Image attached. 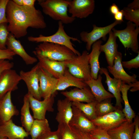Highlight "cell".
<instances>
[{
	"instance_id": "cell-1",
	"label": "cell",
	"mask_w": 139,
	"mask_h": 139,
	"mask_svg": "<svg viewBox=\"0 0 139 139\" xmlns=\"http://www.w3.org/2000/svg\"><path fill=\"white\" fill-rule=\"evenodd\" d=\"M6 16L8 30L16 38L25 36L29 28L43 29L47 27L44 17L40 10L34 6L18 5L13 0H9L7 3Z\"/></svg>"
},
{
	"instance_id": "cell-24",
	"label": "cell",
	"mask_w": 139,
	"mask_h": 139,
	"mask_svg": "<svg viewBox=\"0 0 139 139\" xmlns=\"http://www.w3.org/2000/svg\"><path fill=\"white\" fill-rule=\"evenodd\" d=\"M102 79L101 74H99L96 79H91L84 81L90 88L95 100L98 102L114 97L112 94L105 89L102 82Z\"/></svg>"
},
{
	"instance_id": "cell-36",
	"label": "cell",
	"mask_w": 139,
	"mask_h": 139,
	"mask_svg": "<svg viewBox=\"0 0 139 139\" xmlns=\"http://www.w3.org/2000/svg\"><path fill=\"white\" fill-rule=\"evenodd\" d=\"M89 133L93 139H112L107 131L99 127H96Z\"/></svg>"
},
{
	"instance_id": "cell-21",
	"label": "cell",
	"mask_w": 139,
	"mask_h": 139,
	"mask_svg": "<svg viewBox=\"0 0 139 139\" xmlns=\"http://www.w3.org/2000/svg\"><path fill=\"white\" fill-rule=\"evenodd\" d=\"M11 92H8L0 100V123L11 119L19 114V110L12 102Z\"/></svg>"
},
{
	"instance_id": "cell-22",
	"label": "cell",
	"mask_w": 139,
	"mask_h": 139,
	"mask_svg": "<svg viewBox=\"0 0 139 139\" xmlns=\"http://www.w3.org/2000/svg\"><path fill=\"white\" fill-rule=\"evenodd\" d=\"M57 79L54 92L64 90L70 86H74L79 88L88 86L83 80L72 75L67 68L64 74Z\"/></svg>"
},
{
	"instance_id": "cell-48",
	"label": "cell",
	"mask_w": 139,
	"mask_h": 139,
	"mask_svg": "<svg viewBox=\"0 0 139 139\" xmlns=\"http://www.w3.org/2000/svg\"><path fill=\"white\" fill-rule=\"evenodd\" d=\"M79 131L82 139H93L90 136L89 133L83 132Z\"/></svg>"
},
{
	"instance_id": "cell-6",
	"label": "cell",
	"mask_w": 139,
	"mask_h": 139,
	"mask_svg": "<svg viewBox=\"0 0 139 139\" xmlns=\"http://www.w3.org/2000/svg\"><path fill=\"white\" fill-rule=\"evenodd\" d=\"M112 31L115 36L118 37L124 47L129 49L136 53H139L138 36L139 27L133 23L128 21L126 28L122 30H117L113 28Z\"/></svg>"
},
{
	"instance_id": "cell-12",
	"label": "cell",
	"mask_w": 139,
	"mask_h": 139,
	"mask_svg": "<svg viewBox=\"0 0 139 139\" xmlns=\"http://www.w3.org/2000/svg\"><path fill=\"white\" fill-rule=\"evenodd\" d=\"M21 80L19 74L12 68L4 71L0 76V100L8 92L17 90Z\"/></svg>"
},
{
	"instance_id": "cell-5",
	"label": "cell",
	"mask_w": 139,
	"mask_h": 139,
	"mask_svg": "<svg viewBox=\"0 0 139 139\" xmlns=\"http://www.w3.org/2000/svg\"><path fill=\"white\" fill-rule=\"evenodd\" d=\"M89 54L87 51L84 50L80 55H75L70 59L64 61L71 74L84 81L92 79Z\"/></svg>"
},
{
	"instance_id": "cell-13",
	"label": "cell",
	"mask_w": 139,
	"mask_h": 139,
	"mask_svg": "<svg viewBox=\"0 0 139 139\" xmlns=\"http://www.w3.org/2000/svg\"><path fill=\"white\" fill-rule=\"evenodd\" d=\"M37 73L40 95L41 98L44 99L49 97L55 92L54 90L58 79L53 77L39 66Z\"/></svg>"
},
{
	"instance_id": "cell-28",
	"label": "cell",
	"mask_w": 139,
	"mask_h": 139,
	"mask_svg": "<svg viewBox=\"0 0 139 139\" xmlns=\"http://www.w3.org/2000/svg\"><path fill=\"white\" fill-rule=\"evenodd\" d=\"M132 87V83L128 84L123 82L120 89L122 99L124 104V107L122 111L126 119L130 123L133 122V119L136 116L135 113L130 105L128 98V91Z\"/></svg>"
},
{
	"instance_id": "cell-8",
	"label": "cell",
	"mask_w": 139,
	"mask_h": 139,
	"mask_svg": "<svg viewBox=\"0 0 139 139\" xmlns=\"http://www.w3.org/2000/svg\"><path fill=\"white\" fill-rule=\"evenodd\" d=\"M122 22L115 21L111 24L103 27H98L93 24V29L90 32H81L80 34L81 39L82 41L86 43V47L87 51H89L93 44L100 39L102 38L103 40H106V35L115 26L121 24Z\"/></svg>"
},
{
	"instance_id": "cell-40",
	"label": "cell",
	"mask_w": 139,
	"mask_h": 139,
	"mask_svg": "<svg viewBox=\"0 0 139 139\" xmlns=\"http://www.w3.org/2000/svg\"><path fill=\"white\" fill-rule=\"evenodd\" d=\"M37 139H61L59 130L51 131L47 132L40 136Z\"/></svg>"
},
{
	"instance_id": "cell-37",
	"label": "cell",
	"mask_w": 139,
	"mask_h": 139,
	"mask_svg": "<svg viewBox=\"0 0 139 139\" xmlns=\"http://www.w3.org/2000/svg\"><path fill=\"white\" fill-rule=\"evenodd\" d=\"M123 67L129 70L132 68H138L139 67V53L135 58L127 61H122Z\"/></svg>"
},
{
	"instance_id": "cell-7",
	"label": "cell",
	"mask_w": 139,
	"mask_h": 139,
	"mask_svg": "<svg viewBox=\"0 0 139 139\" xmlns=\"http://www.w3.org/2000/svg\"><path fill=\"white\" fill-rule=\"evenodd\" d=\"M57 94V91L49 97L43 99L42 100H37L28 93L26 94L29 101L30 108L32 111L33 117L34 119H45L47 111H54L53 106L55 98Z\"/></svg>"
},
{
	"instance_id": "cell-45",
	"label": "cell",
	"mask_w": 139,
	"mask_h": 139,
	"mask_svg": "<svg viewBox=\"0 0 139 139\" xmlns=\"http://www.w3.org/2000/svg\"><path fill=\"white\" fill-rule=\"evenodd\" d=\"M109 11L110 13L113 15H115L120 11L118 6L115 3H113L110 6Z\"/></svg>"
},
{
	"instance_id": "cell-25",
	"label": "cell",
	"mask_w": 139,
	"mask_h": 139,
	"mask_svg": "<svg viewBox=\"0 0 139 139\" xmlns=\"http://www.w3.org/2000/svg\"><path fill=\"white\" fill-rule=\"evenodd\" d=\"M109 37L107 42L104 44L100 45V51L105 54L106 60L108 66H112L118 51V45L116 42L117 37L111 30L109 33Z\"/></svg>"
},
{
	"instance_id": "cell-4",
	"label": "cell",
	"mask_w": 139,
	"mask_h": 139,
	"mask_svg": "<svg viewBox=\"0 0 139 139\" xmlns=\"http://www.w3.org/2000/svg\"><path fill=\"white\" fill-rule=\"evenodd\" d=\"M28 40L29 41L36 43L46 42L60 44L69 48L76 55L81 54L74 48L71 41L72 40L80 43V41L76 38L68 35L64 30L63 24L60 21H58L57 30L53 34L46 36L40 34L38 37L30 36L28 37Z\"/></svg>"
},
{
	"instance_id": "cell-44",
	"label": "cell",
	"mask_w": 139,
	"mask_h": 139,
	"mask_svg": "<svg viewBox=\"0 0 139 139\" xmlns=\"http://www.w3.org/2000/svg\"><path fill=\"white\" fill-rule=\"evenodd\" d=\"M127 7L134 10L139 9V0H134L132 2L128 4Z\"/></svg>"
},
{
	"instance_id": "cell-27",
	"label": "cell",
	"mask_w": 139,
	"mask_h": 139,
	"mask_svg": "<svg viewBox=\"0 0 139 139\" xmlns=\"http://www.w3.org/2000/svg\"><path fill=\"white\" fill-rule=\"evenodd\" d=\"M102 41L99 40L95 42L92 46V50L89 54V62L90 66L92 79H97L101 67L99 62V57L101 52L100 47Z\"/></svg>"
},
{
	"instance_id": "cell-19",
	"label": "cell",
	"mask_w": 139,
	"mask_h": 139,
	"mask_svg": "<svg viewBox=\"0 0 139 139\" xmlns=\"http://www.w3.org/2000/svg\"><path fill=\"white\" fill-rule=\"evenodd\" d=\"M99 72L100 74H103L106 76V80L105 82L108 86V90L116 99L115 106L122 109L121 103L123 100L120 94V89L123 82L120 80L111 77L107 69L106 68H101Z\"/></svg>"
},
{
	"instance_id": "cell-50",
	"label": "cell",
	"mask_w": 139,
	"mask_h": 139,
	"mask_svg": "<svg viewBox=\"0 0 139 139\" xmlns=\"http://www.w3.org/2000/svg\"></svg>"
},
{
	"instance_id": "cell-33",
	"label": "cell",
	"mask_w": 139,
	"mask_h": 139,
	"mask_svg": "<svg viewBox=\"0 0 139 139\" xmlns=\"http://www.w3.org/2000/svg\"><path fill=\"white\" fill-rule=\"evenodd\" d=\"M111 99H109L97 103L96 112L97 117L103 116L116 110L118 108L114 106L111 102Z\"/></svg>"
},
{
	"instance_id": "cell-41",
	"label": "cell",
	"mask_w": 139,
	"mask_h": 139,
	"mask_svg": "<svg viewBox=\"0 0 139 139\" xmlns=\"http://www.w3.org/2000/svg\"><path fill=\"white\" fill-rule=\"evenodd\" d=\"M14 66V63L9 60L6 59L0 60V76L5 71L12 69Z\"/></svg>"
},
{
	"instance_id": "cell-47",
	"label": "cell",
	"mask_w": 139,
	"mask_h": 139,
	"mask_svg": "<svg viewBox=\"0 0 139 139\" xmlns=\"http://www.w3.org/2000/svg\"><path fill=\"white\" fill-rule=\"evenodd\" d=\"M132 87L130 88V91L134 92L139 90V82L138 81L132 83Z\"/></svg>"
},
{
	"instance_id": "cell-43",
	"label": "cell",
	"mask_w": 139,
	"mask_h": 139,
	"mask_svg": "<svg viewBox=\"0 0 139 139\" xmlns=\"http://www.w3.org/2000/svg\"><path fill=\"white\" fill-rule=\"evenodd\" d=\"M16 4L22 6H34L35 0H13Z\"/></svg>"
},
{
	"instance_id": "cell-39",
	"label": "cell",
	"mask_w": 139,
	"mask_h": 139,
	"mask_svg": "<svg viewBox=\"0 0 139 139\" xmlns=\"http://www.w3.org/2000/svg\"><path fill=\"white\" fill-rule=\"evenodd\" d=\"M15 55L14 52L7 48L3 49L0 48V60H12Z\"/></svg>"
},
{
	"instance_id": "cell-23",
	"label": "cell",
	"mask_w": 139,
	"mask_h": 139,
	"mask_svg": "<svg viewBox=\"0 0 139 139\" xmlns=\"http://www.w3.org/2000/svg\"><path fill=\"white\" fill-rule=\"evenodd\" d=\"M57 105L58 112L55 119L58 125L68 124L73 116L72 102L65 98L58 100Z\"/></svg>"
},
{
	"instance_id": "cell-16",
	"label": "cell",
	"mask_w": 139,
	"mask_h": 139,
	"mask_svg": "<svg viewBox=\"0 0 139 139\" xmlns=\"http://www.w3.org/2000/svg\"><path fill=\"white\" fill-rule=\"evenodd\" d=\"M36 56L39 66L56 79L62 76L67 68L64 61L52 60L40 56Z\"/></svg>"
},
{
	"instance_id": "cell-18",
	"label": "cell",
	"mask_w": 139,
	"mask_h": 139,
	"mask_svg": "<svg viewBox=\"0 0 139 139\" xmlns=\"http://www.w3.org/2000/svg\"><path fill=\"white\" fill-rule=\"evenodd\" d=\"M6 45L7 48L13 51L16 55L19 56L27 65L33 64L38 60L37 58L30 56L27 53L20 41L16 40L11 33L8 36Z\"/></svg>"
},
{
	"instance_id": "cell-9",
	"label": "cell",
	"mask_w": 139,
	"mask_h": 139,
	"mask_svg": "<svg viewBox=\"0 0 139 139\" xmlns=\"http://www.w3.org/2000/svg\"><path fill=\"white\" fill-rule=\"evenodd\" d=\"M122 109L118 108L115 111L91 120L95 126L107 131L120 125L126 120Z\"/></svg>"
},
{
	"instance_id": "cell-49",
	"label": "cell",
	"mask_w": 139,
	"mask_h": 139,
	"mask_svg": "<svg viewBox=\"0 0 139 139\" xmlns=\"http://www.w3.org/2000/svg\"><path fill=\"white\" fill-rule=\"evenodd\" d=\"M7 138H1L0 137V139H7Z\"/></svg>"
},
{
	"instance_id": "cell-29",
	"label": "cell",
	"mask_w": 139,
	"mask_h": 139,
	"mask_svg": "<svg viewBox=\"0 0 139 139\" xmlns=\"http://www.w3.org/2000/svg\"><path fill=\"white\" fill-rule=\"evenodd\" d=\"M30 109L29 101L25 94L24 97L23 104L21 109V120L22 127L28 133L34 120L30 113Z\"/></svg>"
},
{
	"instance_id": "cell-11",
	"label": "cell",
	"mask_w": 139,
	"mask_h": 139,
	"mask_svg": "<svg viewBox=\"0 0 139 139\" xmlns=\"http://www.w3.org/2000/svg\"><path fill=\"white\" fill-rule=\"evenodd\" d=\"M95 7L94 0H70L68 12L73 18L83 19L92 14Z\"/></svg>"
},
{
	"instance_id": "cell-34",
	"label": "cell",
	"mask_w": 139,
	"mask_h": 139,
	"mask_svg": "<svg viewBox=\"0 0 139 139\" xmlns=\"http://www.w3.org/2000/svg\"><path fill=\"white\" fill-rule=\"evenodd\" d=\"M124 18L135 24L136 27L139 26V9L134 10L128 7H124L122 10Z\"/></svg>"
},
{
	"instance_id": "cell-46",
	"label": "cell",
	"mask_w": 139,
	"mask_h": 139,
	"mask_svg": "<svg viewBox=\"0 0 139 139\" xmlns=\"http://www.w3.org/2000/svg\"><path fill=\"white\" fill-rule=\"evenodd\" d=\"M123 13L122 10L120 11L114 15V17L115 21L123 22Z\"/></svg>"
},
{
	"instance_id": "cell-30",
	"label": "cell",
	"mask_w": 139,
	"mask_h": 139,
	"mask_svg": "<svg viewBox=\"0 0 139 139\" xmlns=\"http://www.w3.org/2000/svg\"><path fill=\"white\" fill-rule=\"evenodd\" d=\"M51 131L47 119H34L29 133L31 139H37L43 134Z\"/></svg>"
},
{
	"instance_id": "cell-35",
	"label": "cell",
	"mask_w": 139,
	"mask_h": 139,
	"mask_svg": "<svg viewBox=\"0 0 139 139\" xmlns=\"http://www.w3.org/2000/svg\"><path fill=\"white\" fill-rule=\"evenodd\" d=\"M6 23L0 24V48L3 49L7 48L6 42L10 33Z\"/></svg>"
},
{
	"instance_id": "cell-15",
	"label": "cell",
	"mask_w": 139,
	"mask_h": 139,
	"mask_svg": "<svg viewBox=\"0 0 139 139\" xmlns=\"http://www.w3.org/2000/svg\"><path fill=\"white\" fill-rule=\"evenodd\" d=\"M29 133L23 127L18 126L12 119L0 123V137L7 139H24L28 136Z\"/></svg>"
},
{
	"instance_id": "cell-2",
	"label": "cell",
	"mask_w": 139,
	"mask_h": 139,
	"mask_svg": "<svg viewBox=\"0 0 139 139\" xmlns=\"http://www.w3.org/2000/svg\"><path fill=\"white\" fill-rule=\"evenodd\" d=\"M38 2L43 12L54 20L67 24L75 19L68 14L70 0H38Z\"/></svg>"
},
{
	"instance_id": "cell-38",
	"label": "cell",
	"mask_w": 139,
	"mask_h": 139,
	"mask_svg": "<svg viewBox=\"0 0 139 139\" xmlns=\"http://www.w3.org/2000/svg\"><path fill=\"white\" fill-rule=\"evenodd\" d=\"M9 0H0V24L7 23L6 16V9Z\"/></svg>"
},
{
	"instance_id": "cell-20",
	"label": "cell",
	"mask_w": 139,
	"mask_h": 139,
	"mask_svg": "<svg viewBox=\"0 0 139 139\" xmlns=\"http://www.w3.org/2000/svg\"><path fill=\"white\" fill-rule=\"evenodd\" d=\"M61 93L72 102L89 103L95 100L88 86L83 88H76L69 91H62Z\"/></svg>"
},
{
	"instance_id": "cell-26",
	"label": "cell",
	"mask_w": 139,
	"mask_h": 139,
	"mask_svg": "<svg viewBox=\"0 0 139 139\" xmlns=\"http://www.w3.org/2000/svg\"><path fill=\"white\" fill-rule=\"evenodd\" d=\"M135 126L134 121L130 123L126 120L107 132L112 139H131Z\"/></svg>"
},
{
	"instance_id": "cell-32",
	"label": "cell",
	"mask_w": 139,
	"mask_h": 139,
	"mask_svg": "<svg viewBox=\"0 0 139 139\" xmlns=\"http://www.w3.org/2000/svg\"><path fill=\"white\" fill-rule=\"evenodd\" d=\"M61 139H82L78 130L68 124L58 125Z\"/></svg>"
},
{
	"instance_id": "cell-10",
	"label": "cell",
	"mask_w": 139,
	"mask_h": 139,
	"mask_svg": "<svg viewBox=\"0 0 139 139\" xmlns=\"http://www.w3.org/2000/svg\"><path fill=\"white\" fill-rule=\"evenodd\" d=\"M39 67V65L38 63L29 71H21L19 74L21 80H23L26 85L28 90L27 93L37 100H41L37 73Z\"/></svg>"
},
{
	"instance_id": "cell-3",
	"label": "cell",
	"mask_w": 139,
	"mask_h": 139,
	"mask_svg": "<svg viewBox=\"0 0 139 139\" xmlns=\"http://www.w3.org/2000/svg\"><path fill=\"white\" fill-rule=\"evenodd\" d=\"M36 56L39 55L54 61H64L72 59L75 55L73 52L64 46L52 43H40L33 51Z\"/></svg>"
},
{
	"instance_id": "cell-14",
	"label": "cell",
	"mask_w": 139,
	"mask_h": 139,
	"mask_svg": "<svg viewBox=\"0 0 139 139\" xmlns=\"http://www.w3.org/2000/svg\"><path fill=\"white\" fill-rule=\"evenodd\" d=\"M122 58L121 53L118 51L115 58L113 65L107 67L108 72L113 75L114 78L125 84H129L137 81V75L133 74L130 75L124 70L121 64Z\"/></svg>"
},
{
	"instance_id": "cell-31",
	"label": "cell",
	"mask_w": 139,
	"mask_h": 139,
	"mask_svg": "<svg viewBox=\"0 0 139 139\" xmlns=\"http://www.w3.org/2000/svg\"><path fill=\"white\" fill-rule=\"evenodd\" d=\"M96 100L86 103L81 102H72V105L78 108L89 119L91 120L97 117L95 106L98 102Z\"/></svg>"
},
{
	"instance_id": "cell-17",
	"label": "cell",
	"mask_w": 139,
	"mask_h": 139,
	"mask_svg": "<svg viewBox=\"0 0 139 139\" xmlns=\"http://www.w3.org/2000/svg\"><path fill=\"white\" fill-rule=\"evenodd\" d=\"M72 108L73 116L69 123L70 125L79 131L88 133L96 127L78 108L73 105Z\"/></svg>"
},
{
	"instance_id": "cell-42",
	"label": "cell",
	"mask_w": 139,
	"mask_h": 139,
	"mask_svg": "<svg viewBox=\"0 0 139 139\" xmlns=\"http://www.w3.org/2000/svg\"><path fill=\"white\" fill-rule=\"evenodd\" d=\"M135 129L131 139H139V117L136 115L134 118Z\"/></svg>"
}]
</instances>
